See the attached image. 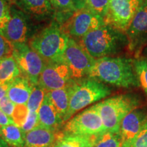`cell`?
I'll list each match as a JSON object with an SVG mask.
<instances>
[{
    "instance_id": "d4e9b609",
    "label": "cell",
    "mask_w": 147,
    "mask_h": 147,
    "mask_svg": "<svg viewBox=\"0 0 147 147\" xmlns=\"http://www.w3.org/2000/svg\"><path fill=\"white\" fill-rule=\"evenodd\" d=\"M46 93L47 91L42 89L38 84L33 85L32 92L27 104L29 112L38 113L40 106L43 102Z\"/></svg>"
},
{
    "instance_id": "8d00e7d4",
    "label": "cell",
    "mask_w": 147,
    "mask_h": 147,
    "mask_svg": "<svg viewBox=\"0 0 147 147\" xmlns=\"http://www.w3.org/2000/svg\"><path fill=\"white\" fill-rule=\"evenodd\" d=\"M140 56H143V57H147V43L145 45V46L143 47L142 51H141L140 53Z\"/></svg>"
},
{
    "instance_id": "603a6c76",
    "label": "cell",
    "mask_w": 147,
    "mask_h": 147,
    "mask_svg": "<svg viewBox=\"0 0 147 147\" xmlns=\"http://www.w3.org/2000/svg\"><path fill=\"white\" fill-rule=\"evenodd\" d=\"M0 136L12 147H25V134L15 124L0 127Z\"/></svg>"
},
{
    "instance_id": "836d02e7",
    "label": "cell",
    "mask_w": 147,
    "mask_h": 147,
    "mask_svg": "<svg viewBox=\"0 0 147 147\" xmlns=\"http://www.w3.org/2000/svg\"><path fill=\"white\" fill-rule=\"evenodd\" d=\"M11 124H14L12 119L0 110V127L8 125Z\"/></svg>"
},
{
    "instance_id": "7a4b0ae2",
    "label": "cell",
    "mask_w": 147,
    "mask_h": 147,
    "mask_svg": "<svg viewBox=\"0 0 147 147\" xmlns=\"http://www.w3.org/2000/svg\"><path fill=\"white\" fill-rule=\"evenodd\" d=\"M78 42L95 59L117 56L129 47L125 33L107 25L89 32Z\"/></svg>"
},
{
    "instance_id": "1f68e13d",
    "label": "cell",
    "mask_w": 147,
    "mask_h": 147,
    "mask_svg": "<svg viewBox=\"0 0 147 147\" xmlns=\"http://www.w3.org/2000/svg\"><path fill=\"white\" fill-rule=\"evenodd\" d=\"M13 49V45L0 34V59L12 55Z\"/></svg>"
},
{
    "instance_id": "f35d334b",
    "label": "cell",
    "mask_w": 147,
    "mask_h": 147,
    "mask_svg": "<svg viewBox=\"0 0 147 147\" xmlns=\"http://www.w3.org/2000/svg\"><path fill=\"white\" fill-rule=\"evenodd\" d=\"M6 1H8V2L10 3L11 5H13L14 3V2H15L16 0H6Z\"/></svg>"
},
{
    "instance_id": "5b68a950",
    "label": "cell",
    "mask_w": 147,
    "mask_h": 147,
    "mask_svg": "<svg viewBox=\"0 0 147 147\" xmlns=\"http://www.w3.org/2000/svg\"><path fill=\"white\" fill-rule=\"evenodd\" d=\"M106 131L118 133L123 119L142 106L138 95L125 93L115 95L96 104Z\"/></svg>"
},
{
    "instance_id": "30bf717a",
    "label": "cell",
    "mask_w": 147,
    "mask_h": 147,
    "mask_svg": "<svg viewBox=\"0 0 147 147\" xmlns=\"http://www.w3.org/2000/svg\"><path fill=\"white\" fill-rule=\"evenodd\" d=\"M13 47L12 56L17 62L21 74L26 76L32 85L37 84L45 66V61L26 43L15 44Z\"/></svg>"
},
{
    "instance_id": "d590c367",
    "label": "cell",
    "mask_w": 147,
    "mask_h": 147,
    "mask_svg": "<svg viewBox=\"0 0 147 147\" xmlns=\"http://www.w3.org/2000/svg\"><path fill=\"white\" fill-rule=\"evenodd\" d=\"M73 1L77 10L84 8V0H73Z\"/></svg>"
},
{
    "instance_id": "cb8c5ba5",
    "label": "cell",
    "mask_w": 147,
    "mask_h": 147,
    "mask_svg": "<svg viewBox=\"0 0 147 147\" xmlns=\"http://www.w3.org/2000/svg\"><path fill=\"white\" fill-rule=\"evenodd\" d=\"M133 64L140 87L142 88L147 97V57L140 56L134 58Z\"/></svg>"
},
{
    "instance_id": "9c48e42d",
    "label": "cell",
    "mask_w": 147,
    "mask_h": 147,
    "mask_svg": "<svg viewBox=\"0 0 147 147\" xmlns=\"http://www.w3.org/2000/svg\"><path fill=\"white\" fill-rule=\"evenodd\" d=\"M63 59L70 71L71 78L78 80L88 77L95 59L76 40L69 38Z\"/></svg>"
},
{
    "instance_id": "e575fe53",
    "label": "cell",
    "mask_w": 147,
    "mask_h": 147,
    "mask_svg": "<svg viewBox=\"0 0 147 147\" xmlns=\"http://www.w3.org/2000/svg\"><path fill=\"white\" fill-rule=\"evenodd\" d=\"M9 84H3L0 82V100L7 95Z\"/></svg>"
},
{
    "instance_id": "e0dca14e",
    "label": "cell",
    "mask_w": 147,
    "mask_h": 147,
    "mask_svg": "<svg viewBox=\"0 0 147 147\" xmlns=\"http://www.w3.org/2000/svg\"><path fill=\"white\" fill-rule=\"evenodd\" d=\"M61 131H55L38 126L25 134V147H53Z\"/></svg>"
},
{
    "instance_id": "4fadbf2b",
    "label": "cell",
    "mask_w": 147,
    "mask_h": 147,
    "mask_svg": "<svg viewBox=\"0 0 147 147\" xmlns=\"http://www.w3.org/2000/svg\"><path fill=\"white\" fill-rule=\"evenodd\" d=\"M10 14V21L0 34L12 45L26 43L30 32V18L14 4L11 5Z\"/></svg>"
},
{
    "instance_id": "4dcf8cb0",
    "label": "cell",
    "mask_w": 147,
    "mask_h": 147,
    "mask_svg": "<svg viewBox=\"0 0 147 147\" xmlns=\"http://www.w3.org/2000/svg\"><path fill=\"white\" fill-rule=\"evenodd\" d=\"M38 126H39V119H38V113L29 112L26 121L23 124V125L21 127V129L24 133L26 134Z\"/></svg>"
},
{
    "instance_id": "83f0119b",
    "label": "cell",
    "mask_w": 147,
    "mask_h": 147,
    "mask_svg": "<svg viewBox=\"0 0 147 147\" xmlns=\"http://www.w3.org/2000/svg\"><path fill=\"white\" fill-rule=\"evenodd\" d=\"M121 147H147V117L139 133L131 142L123 144Z\"/></svg>"
},
{
    "instance_id": "ffe728a7",
    "label": "cell",
    "mask_w": 147,
    "mask_h": 147,
    "mask_svg": "<svg viewBox=\"0 0 147 147\" xmlns=\"http://www.w3.org/2000/svg\"><path fill=\"white\" fill-rule=\"evenodd\" d=\"M47 93L51 102L63 121L68 111L69 106V86L67 85L62 89L48 91Z\"/></svg>"
},
{
    "instance_id": "484cf974",
    "label": "cell",
    "mask_w": 147,
    "mask_h": 147,
    "mask_svg": "<svg viewBox=\"0 0 147 147\" xmlns=\"http://www.w3.org/2000/svg\"><path fill=\"white\" fill-rule=\"evenodd\" d=\"M122 145L123 141L119 132L106 131L99 138L94 147H121Z\"/></svg>"
},
{
    "instance_id": "8fae6325",
    "label": "cell",
    "mask_w": 147,
    "mask_h": 147,
    "mask_svg": "<svg viewBox=\"0 0 147 147\" xmlns=\"http://www.w3.org/2000/svg\"><path fill=\"white\" fill-rule=\"evenodd\" d=\"M125 34L129 40L128 51L134 58L138 57L147 43V0H143Z\"/></svg>"
},
{
    "instance_id": "ba28073f",
    "label": "cell",
    "mask_w": 147,
    "mask_h": 147,
    "mask_svg": "<svg viewBox=\"0 0 147 147\" xmlns=\"http://www.w3.org/2000/svg\"><path fill=\"white\" fill-rule=\"evenodd\" d=\"M143 0H110L104 16L105 25L126 32Z\"/></svg>"
},
{
    "instance_id": "8992f818",
    "label": "cell",
    "mask_w": 147,
    "mask_h": 147,
    "mask_svg": "<svg viewBox=\"0 0 147 147\" xmlns=\"http://www.w3.org/2000/svg\"><path fill=\"white\" fill-rule=\"evenodd\" d=\"M62 131L66 134L101 136L106 133V130L95 104L65 122Z\"/></svg>"
},
{
    "instance_id": "74e56055",
    "label": "cell",
    "mask_w": 147,
    "mask_h": 147,
    "mask_svg": "<svg viewBox=\"0 0 147 147\" xmlns=\"http://www.w3.org/2000/svg\"><path fill=\"white\" fill-rule=\"evenodd\" d=\"M0 147H12L10 145H8L6 142L0 136Z\"/></svg>"
},
{
    "instance_id": "d6986e66",
    "label": "cell",
    "mask_w": 147,
    "mask_h": 147,
    "mask_svg": "<svg viewBox=\"0 0 147 147\" xmlns=\"http://www.w3.org/2000/svg\"><path fill=\"white\" fill-rule=\"evenodd\" d=\"M100 137L66 134L61 130L59 137L53 147H94Z\"/></svg>"
},
{
    "instance_id": "6da1fadb",
    "label": "cell",
    "mask_w": 147,
    "mask_h": 147,
    "mask_svg": "<svg viewBox=\"0 0 147 147\" xmlns=\"http://www.w3.org/2000/svg\"><path fill=\"white\" fill-rule=\"evenodd\" d=\"M132 58L123 56L106 57L95 59L88 77L104 84L124 89L140 87Z\"/></svg>"
},
{
    "instance_id": "5bb4252c",
    "label": "cell",
    "mask_w": 147,
    "mask_h": 147,
    "mask_svg": "<svg viewBox=\"0 0 147 147\" xmlns=\"http://www.w3.org/2000/svg\"><path fill=\"white\" fill-rule=\"evenodd\" d=\"M147 117V106H141L129 113L122 121L119 134L123 144L128 143L139 133Z\"/></svg>"
},
{
    "instance_id": "7402d4cb",
    "label": "cell",
    "mask_w": 147,
    "mask_h": 147,
    "mask_svg": "<svg viewBox=\"0 0 147 147\" xmlns=\"http://www.w3.org/2000/svg\"><path fill=\"white\" fill-rule=\"evenodd\" d=\"M53 10V19L61 25L77 10L73 0H51Z\"/></svg>"
},
{
    "instance_id": "2e32d148",
    "label": "cell",
    "mask_w": 147,
    "mask_h": 147,
    "mask_svg": "<svg viewBox=\"0 0 147 147\" xmlns=\"http://www.w3.org/2000/svg\"><path fill=\"white\" fill-rule=\"evenodd\" d=\"M14 5L29 18L45 19L52 16L53 10L51 0H16Z\"/></svg>"
},
{
    "instance_id": "44dd1931",
    "label": "cell",
    "mask_w": 147,
    "mask_h": 147,
    "mask_svg": "<svg viewBox=\"0 0 147 147\" xmlns=\"http://www.w3.org/2000/svg\"><path fill=\"white\" fill-rule=\"evenodd\" d=\"M21 74L17 62L12 55L0 59V82L10 84Z\"/></svg>"
},
{
    "instance_id": "d6a6232c",
    "label": "cell",
    "mask_w": 147,
    "mask_h": 147,
    "mask_svg": "<svg viewBox=\"0 0 147 147\" xmlns=\"http://www.w3.org/2000/svg\"><path fill=\"white\" fill-rule=\"evenodd\" d=\"M15 106L16 104L12 102L7 95L0 100V110L11 118Z\"/></svg>"
},
{
    "instance_id": "52a82bcc",
    "label": "cell",
    "mask_w": 147,
    "mask_h": 147,
    "mask_svg": "<svg viewBox=\"0 0 147 147\" xmlns=\"http://www.w3.org/2000/svg\"><path fill=\"white\" fill-rule=\"evenodd\" d=\"M104 25L103 17L83 8L77 10L62 24L61 28L68 38L79 41L89 32Z\"/></svg>"
},
{
    "instance_id": "3957f363",
    "label": "cell",
    "mask_w": 147,
    "mask_h": 147,
    "mask_svg": "<svg viewBox=\"0 0 147 147\" xmlns=\"http://www.w3.org/2000/svg\"><path fill=\"white\" fill-rule=\"evenodd\" d=\"M69 88V106L63 122L65 123L78 112L111 94V89L97 79L86 78L72 80Z\"/></svg>"
},
{
    "instance_id": "7c38bea8",
    "label": "cell",
    "mask_w": 147,
    "mask_h": 147,
    "mask_svg": "<svg viewBox=\"0 0 147 147\" xmlns=\"http://www.w3.org/2000/svg\"><path fill=\"white\" fill-rule=\"evenodd\" d=\"M71 80L70 71L62 59L45 63L38 84L48 92L67 87Z\"/></svg>"
},
{
    "instance_id": "277c9868",
    "label": "cell",
    "mask_w": 147,
    "mask_h": 147,
    "mask_svg": "<svg viewBox=\"0 0 147 147\" xmlns=\"http://www.w3.org/2000/svg\"><path fill=\"white\" fill-rule=\"evenodd\" d=\"M68 40L61 25L53 18L48 26L31 38L29 45L45 63L63 59Z\"/></svg>"
},
{
    "instance_id": "f1b7e54d",
    "label": "cell",
    "mask_w": 147,
    "mask_h": 147,
    "mask_svg": "<svg viewBox=\"0 0 147 147\" xmlns=\"http://www.w3.org/2000/svg\"><path fill=\"white\" fill-rule=\"evenodd\" d=\"M29 110L27 105H16L12 115V119L14 124L21 127L28 117Z\"/></svg>"
},
{
    "instance_id": "9a60e30c",
    "label": "cell",
    "mask_w": 147,
    "mask_h": 147,
    "mask_svg": "<svg viewBox=\"0 0 147 147\" xmlns=\"http://www.w3.org/2000/svg\"><path fill=\"white\" fill-rule=\"evenodd\" d=\"M39 126L55 131H60L63 128V121L57 110L53 106L52 102L46 93L43 102L38 111Z\"/></svg>"
},
{
    "instance_id": "ac0fdd59",
    "label": "cell",
    "mask_w": 147,
    "mask_h": 147,
    "mask_svg": "<svg viewBox=\"0 0 147 147\" xmlns=\"http://www.w3.org/2000/svg\"><path fill=\"white\" fill-rule=\"evenodd\" d=\"M32 87L29 79L21 74L9 84L7 96L16 105H27Z\"/></svg>"
},
{
    "instance_id": "4316f807",
    "label": "cell",
    "mask_w": 147,
    "mask_h": 147,
    "mask_svg": "<svg viewBox=\"0 0 147 147\" xmlns=\"http://www.w3.org/2000/svg\"><path fill=\"white\" fill-rule=\"evenodd\" d=\"M110 0H84V8L104 18L107 12Z\"/></svg>"
},
{
    "instance_id": "f546056e",
    "label": "cell",
    "mask_w": 147,
    "mask_h": 147,
    "mask_svg": "<svg viewBox=\"0 0 147 147\" xmlns=\"http://www.w3.org/2000/svg\"><path fill=\"white\" fill-rule=\"evenodd\" d=\"M11 5L6 0H0V32L7 26L10 21Z\"/></svg>"
}]
</instances>
